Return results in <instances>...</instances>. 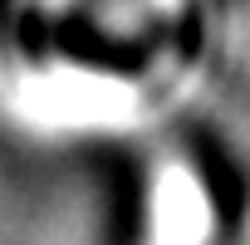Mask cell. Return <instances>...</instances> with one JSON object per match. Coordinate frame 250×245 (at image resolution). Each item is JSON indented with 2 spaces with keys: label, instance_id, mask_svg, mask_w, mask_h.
I'll return each instance as SVG.
<instances>
[]
</instances>
